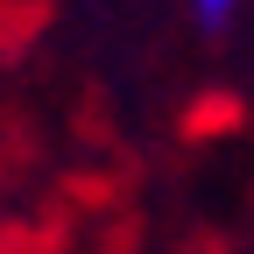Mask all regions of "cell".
<instances>
[{"instance_id":"cell-1","label":"cell","mask_w":254,"mask_h":254,"mask_svg":"<svg viewBox=\"0 0 254 254\" xmlns=\"http://www.w3.org/2000/svg\"><path fill=\"white\" fill-rule=\"evenodd\" d=\"M226 14H233V0H198V21L205 28H226Z\"/></svg>"}]
</instances>
